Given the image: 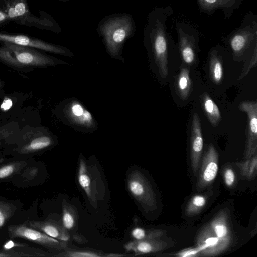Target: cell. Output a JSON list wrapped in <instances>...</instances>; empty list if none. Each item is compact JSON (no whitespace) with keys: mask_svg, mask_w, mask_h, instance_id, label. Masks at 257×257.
<instances>
[{"mask_svg":"<svg viewBox=\"0 0 257 257\" xmlns=\"http://www.w3.org/2000/svg\"><path fill=\"white\" fill-rule=\"evenodd\" d=\"M10 231L12 236L25 238L49 248L57 250H65L68 249L67 241L58 240L44 232L24 226L13 227L10 229Z\"/></svg>","mask_w":257,"mask_h":257,"instance_id":"30bf717a","label":"cell"},{"mask_svg":"<svg viewBox=\"0 0 257 257\" xmlns=\"http://www.w3.org/2000/svg\"><path fill=\"white\" fill-rule=\"evenodd\" d=\"M1 42L29 47L57 54L68 56L71 55V52L62 46L50 43L26 35L10 34L0 31V43Z\"/></svg>","mask_w":257,"mask_h":257,"instance_id":"52a82bcc","label":"cell"},{"mask_svg":"<svg viewBox=\"0 0 257 257\" xmlns=\"http://www.w3.org/2000/svg\"><path fill=\"white\" fill-rule=\"evenodd\" d=\"M98 34L109 54L118 56L124 42L135 34L136 26L128 13H115L105 17L98 24Z\"/></svg>","mask_w":257,"mask_h":257,"instance_id":"7a4b0ae2","label":"cell"},{"mask_svg":"<svg viewBox=\"0 0 257 257\" xmlns=\"http://www.w3.org/2000/svg\"><path fill=\"white\" fill-rule=\"evenodd\" d=\"M246 41L245 37L241 35L235 36L231 41V46L235 54H241L245 49Z\"/></svg>","mask_w":257,"mask_h":257,"instance_id":"484cf974","label":"cell"},{"mask_svg":"<svg viewBox=\"0 0 257 257\" xmlns=\"http://www.w3.org/2000/svg\"><path fill=\"white\" fill-rule=\"evenodd\" d=\"M0 9L11 21L23 26L35 27L60 33L62 29L56 21L47 12L40 11V16L32 14L27 0H0Z\"/></svg>","mask_w":257,"mask_h":257,"instance_id":"277c9868","label":"cell"},{"mask_svg":"<svg viewBox=\"0 0 257 257\" xmlns=\"http://www.w3.org/2000/svg\"><path fill=\"white\" fill-rule=\"evenodd\" d=\"M5 222V216L3 213L0 210V227H2Z\"/></svg>","mask_w":257,"mask_h":257,"instance_id":"836d02e7","label":"cell"},{"mask_svg":"<svg viewBox=\"0 0 257 257\" xmlns=\"http://www.w3.org/2000/svg\"><path fill=\"white\" fill-rule=\"evenodd\" d=\"M207 3L212 4L214 3L216 0H205Z\"/></svg>","mask_w":257,"mask_h":257,"instance_id":"e575fe53","label":"cell"},{"mask_svg":"<svg viewBox=\"0 0 257 257\" xmlns=\"http://www.w3.org/2000/svg\"><path fill=\"white\" fill-rule=\"evenodd\" d=\"M218 169V154L214 146L211 144L203 156L196 189L202 190L215 180Z\"/></svg>","mask_w":257,"mask_h":257,"instance_id":"9c48e42d","label":"cell"},{"mask_svg":"<svg viewBox=\"0 0 257 257\" xmlns=\"http://www.w3.org/2000/svg\"><path fill=\"white\" fill-rule=\"evenodd\" d=\"M127 187L131 195L149 211L157 208L155 193L145 176L139 171L134 170L128 174Z\"/></svg>","mask_w":257,"mask_h":257,"instance_id":"8992f818","label":"cell"},{"mask_svg":"<svg viewBox=\"0 0 257 257\" xmlns=\"http://www.w3.org/2000/svg\"><path fill=\"white\" fill-rule=\"evenodd\" d=\"M59 1H68L69 0H59Z\"/></svg>","mask_w":257,"mask_h":257,"instance_id":"8d00e7d4","label":"cell"},{"mask_svg":"<svg viewBox=\"0 0 257 257\" xmlns=\"http://www.w3.org/2000/svg\"><path fill=\"white\" fill-rule=\"evenodd\" d=\"M165 234L162 229H145L140 227H135L131 232L133 240L135 241L159 239Z\"/></svg>","mask_w":257,"mask_h":257,"instance_id":"44dd1931","label":"cell"},{"mask_svg":"<svg viewBox=\"0 0 257 257\" xmlns=\"http://www.w3.org/2000/svg\"><path fill=\"white\" fill-rule=\"evenodd\" d=\"M12 105L11 100L10 99H7L5 100L4 103L2 105V108H3L4 109L7 110Z\"/></svg>","mask_w":257,"mask_h":257,"instance_id":"4dcf8cb0","label":"cell"},{"mask_svg":"<svg viewBox=\"0 0 257 257\" xmlns=\"http://www.w3.org/2000/svg\"><path fill=\"white\" fill-rule=\"evenodd\" d=\"M201 104L202 109L211 124L217 126L221 120V115L220 110L207 93H204L201 96Z\"/></svg>","mask_w":257,"mask_h":257,"instance_id":"e0dca14e","label":"cell"},{"mask_svg":"<svg viewBox=\"0 0 257 257\" xmlns=\"http://www.w3.org/2000/svg\"><path fill=\"white\" fill-rule=\"evenodd\" d=\"M238 108L247 116L246 142L244 158L247 159L257 153V102L245 101L241 102Z\"/></svg>","mask_w":257,"mask_h":257,"instance_id":"ba28073f","label":"cell"},{"mask_svg":"<svg viewBox=\"0 0 257 257\" xmlns=\"http://www.w3.org/2000/svg\"><path fill=\"white\" fill-rule=\"evenodd\" d=\"M188 68L182 67L175 79V88L178 97L186 100L192 91V83Z\"/></svg>","mask_w":257,"mask_h":257,"instance_id":"9a60e30c","label":"cell"},{"mask_svg":"<svg viewBox=\"0 0 257 257\" xmlns=\"http://www.w3.org/2000/svg\"><path fill=\"white\" fill-rule=\"evenodd\" d=\"M3 83H2V82L0 81V90H1L2 88L3 87Z\"/></svg>","mask_w":257,"mask_h":257,"instance_id":"d590c367","label":"cell"},{"mask_svg":"<svg viewBox=\"0 0 257 257\" xmlns=\"http://www.w3.org/2000/svg\"><path fill=\"white\" fill-rule=\"evenodd\" d=\"M52 143L51 138L46 135L40 136L32 140L25 147L26 151H33L43 149L49 146Z\"/></svg>","mask_w":257,"mask_h":257,"instance_id":"cb8c5ba5","label":"cell"},{"mask_svg":"<svg viewBox=\"0 0 257 257\" xmlns=\"http://www.w3.org/2000/svg\"><path fill=\"white\" fill-rule=\"evenodd\" d=\"M67 115L71 121L82 126L90 127L94 124L91 113L79 102H71L67 108Z\"/></svg>","mask_w":257,"mask_h":257,"instance_id":"5bb4252c","label":"cell"},{"mask_svg":"<svg viewBox=\"0 0 257 257\" xmlns=\"http://www.w3.org/2000/svg\"><path fill=\"white\" fill-rule=\"evenodd\" d=\"M180 54L183 62L191 65L196 61V54L194 48L188 41L182 40L180 44Z\"/></svg>","mask_w":257,"mask_h":257,"instance_id":"603a6c76","label":"cell"},{"mask_svg":"<svg viewBox=\"0 0 257 257\" xmlns=\"http://www.w3.org/2000/svg\"><path fill=\"white\" fill-rule=\"evenodd\" d=\"M14 171L12 165H7L0 168V179L5 178L10 175Z\"/></svg>","mask_w":257,"mask_h":257,"instance_id":"f1b7e54d","label":"cell"},{"mask_svg":"<svg viewBox=\"0 0 257 257\" xmlns=\"http://www.w3.org/2000/svg\"><path fill=\"white\" fill-rule=\"evenodd\" d=\"M104 256H108V257H121V256H127V254H118V253H109L107 254Z\"/></svg>","mask_w":257,"mask_h":257,"instance_id":"d6a6232c","label":"cell"},{"mask_svg":"<svg viewBox=\"0 0 257 257\" xmlns=\"http://www.w3.org/2000/svg\"><path fill=\"white\" fill-rule=\"evenodd\" d=\"M0 62L13 68L26 70L54 65L55 59L37 49L1 42Z\"/></svg>","mask_w":257,"mask_h":257,"instance_id":"3957f363","label":"cell"},{"mask_svg":"<svg viewBox=\"0 0 257 257\" xmlns=\"http://www.w3.org/2000/svg\"><path fill=\"white\" fill-rule=\"evenodd\" d=\"M167 247V243L160 238L140 241L132 240L124 245L125 250L134 253L135 256L156 253L165 249Z\"/></svg>","mask_w":257,"mask_h":257,"instance_id":"4fadbf2b","label":"cell"},{"mask_svg":"<svg viewBox=\"0 0 257 257\" xmlns=\"http://www.w3.org/2000/svg\"><path fill=\"white\" fill-rule=\"evenodd\" d=\"M232 240L228 213L222 209L201 229L196 242L202 255L214 256L226 251Z\"/></svg>","mask_w":257,"mask_h":257,"instance_id":"6da1fadb","label":"cell"},{"mask_svg":"<svg viewBox=\"0 0 257 257\" xmlns=\"http://www.w3.org/2000/svg\"><path fill=\"white\" fill-rule=\"evenodd\" d=\"M62 225L69 232L76 228L77 214L74 207L65 200L62 205Z\"/></svg>","mask_w":257,"mask_h":257,"instance_id":"ac0fdd59","label":"cell"},{"mask_svg":"<svg viewBox=\"0 0 257 257\" xmlns=\"http://www.w3.org/2000/svg\"><path fill=\"white\" fill-rule=\"evenodd\" d=\"M257 58H256V50L255 48V50L251 56L250 58L245 63L242 69V71L238 77V79H241L246 75H247L250 70L255 67L256 64Z\"/></svg>","mask_w":257,"mask_h":257,"instance_id":"4316f807","label":"cell"},{"mask_svg":"<svg viewBox=\"0 0 257 257\" xmlns=\"http://www.w3.org/2000/svg\"><path fill=\"white\" fill-rule=\"evenodd\" d=\"M97 179L94 177V169L88 166L81 158L78 170V182L94 206L97 204L99 196Z\"/></svg>","mask_w":257,"mask_h":257,"instance_id":"8fae6325","label":"cell"},{"mask_svg":"<svg viewBox=\"0 0 257 257\" xmlns=\"http://www.w3.org/2000/svg\"><path fill=\"white\" fill-rule=\"evenodd\" d=\"M224 179L228 187H231L235 181V175L234 171L230 168H227L224 172Z\"/></svg>","mask_w":257,"mask_h":257,"instance_id":"83f0119b","label":"cell"},{"mask_svg":"<svg viewBox=\"0 0 257 257\" xmlns=\"http://www.w3.org/2000/svg\"><path fill=\"white\" fill-rule=\"evenodd\" d=\"M190 158L194 174L198 173L203 148V138L199 116L194 113L190 130Z\"/></svg>","mask_w":257,"mask_h":257,"instance_id":"7c38bea8","label":"cell"},{"mask_svg":"<svg viewBox=\"0 0 257 257\" xmlns=\"http://www.w3.org/2000/svg\"><path fill=\"white\" fill-rule=\"evenodd\" d=\"M209 74L212 81L219 84L223 77V67L220 56L215 53H212L209 61Z\"/></svg>","mask_w":257,"mask_h":257,"instance_id":"d6986e66","label":"cell"},{"mask_svg":"<svg viewBox=\"0 0 257 257\" xmlns=\"http://www.w3.org/2000/svg\"><path fill=\"white\" fill-rule=\"evenodd\" d=\"M35 228L48 236L59 240L68 241L70 235L62 224L56 222H34Z\"/></svg>","mask_w":257,"mask_h":257,"instance_id":"2e32d148","label":"cell"},{"mask_svg":"<svg viewBox=\"0 0 257 257\" xmlns=\"http://www.w3.org/2000/svg\"><path fill=\"white\" fill-rule=\"evenodd\" d=\"M241 175L248 180L254 179L257 173V153L243 162H237Z\"/></svg>","mask_w":257,"mask_h":257,"instance_id":"ffe728a7","label":"cell"},{"mask_svg":"<svg viewBox=\"0 0 257 257\" xmlns=\"http://www.w3.org/2000/svg\"><path fill=\"white\" fill-rule=\"evenodd\" d=\"M56 256L67 257H100L104 255L98 251L87 250H69L67 249L64 250V252Z\"/></svg>","mask_w":257,"mask_h":257,"instance_id":"d4e9b609","label":"cell"},{"mask_svg":"<svg viewBox=\"0 0 257 257\" xmlns=\"http://www.w3.org/2000/svg\"><path fill=\"white\" fill-rule=\"evenodd\" d=\"M207 199V196L205 194H199L193 196L186 207V216H194L200 213L206 205Z\"/></svg>","mask_w":257,"mask_h":257,"instance_id":"7402d4cb","label":"cell"},{"mask_svg":"<svg viewBox=\"0 0 257 257\" xmlns=\"http://www.w3.org/2000/svg\"><path fill=\"white\" fill-rule=\"evenodd\" d=\"M11 21L8 15L0 9V27L8 24Z\"/></svg>","mask_w":257,"mask_h":257,"instance_id":"f546056e","label":"cell"},{"mask_svg":"<svg viewBox=\"0 0 257 257\" xmlns=\"http://www.w3.org/2000/svg\"><path fill=\"white\" fill-rule=\"evenodd\" d=\"M162 31L157 11L151 12L144 31V40L151 50L161 76L165 79L168 76V47Z\"/></svg>","mask_w":257,"mask_h":257,"instance_id":"5b68a950","label":"cell"},{"mask_svg":"<svg viewBox=\"0 0 257 257\" xmlns=\"http://www.w3.org/2000/svg\"><path fill=\"white\" fill-rule=\"evenodd\" d=\"M15 245V243L12 240H10L4 245V248L5 249L8 250L13 248Z\"/></svg>","mask_w":257,"mask_h":257,"instance_id":"1f68e13d","label":"cell"}]
</instances>
